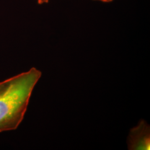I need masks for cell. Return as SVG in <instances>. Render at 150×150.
<instances>
[{
	"mask_svg": "<svg viewBox=\"0 0 150 150\" xmlns=\"http://www.w3.org/2000/svg\"><path fill=\"white\" fill-rule=\"evenodd\" d=\"M42 72L35 67L0 82V132L15 130L24 118Z\"/></svg>",
	"mask_w": 150,
	"mask_h": 150,
	"instance_id": "cell-1",
	"label": "cell"
},
{
	"mask_svg": "<svg viewBox=\"0 0 150 150\" xmlns=\"http://www.w3.org/2000/svg\"><path fill=\"white\" fill-rule=\"evenodd\" d=\"M129 150H150V126L144 120L131 129L128 138Z\"/></svg>",
	"mask_w": 150,
	"mask_h": 150,
	"instance_id": "cell-2",
	"label": "cell"
},
{
	"mask_svg": "<svg viewBox=\"0 0 150 150\" xmlns=\"http://www.w3.org/2000/svg\"><path fill=\"white\" fill-rule=\"evenodd\" d=\"M38 3L40 5H42L43 4H47L48 2V0H38Z\"/></svg>",
	"mask_w": 150,
	"mask_h": 150,
	"instance_id": "cell-3",
	"label": "cell"
},
{
	"mask_svg": "<svg viewBox=\"0 0 150 150\" xmlns=\"http://www.w3.org/2000/svg\"><path fill=\"white\" fill-rule=\"evenodd\" d=\"M96 1H101L102 2H110L112 1L113 0H96Z\"/></svg>",
	"mask_w": 150,
	"mask_h": 150,
	"instance_id": "cell-4",
	"label": "cell"
}]
</instances>
